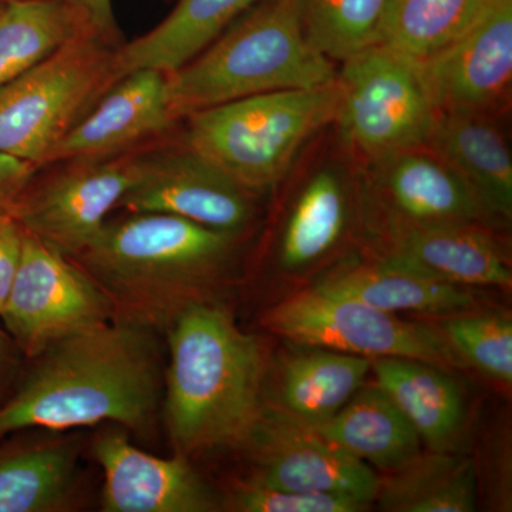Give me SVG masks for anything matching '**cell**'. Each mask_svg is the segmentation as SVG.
<instances>
[{
  "mask_svg": "<svg viewBox=\"0 0 512 512\" xmlns=\"http://www.w3.org/2000/svg\"><path fill=\"white\" fill-rule=\"evenodd\" d=\"M261 0H175L163 22L116 49L117 82L140 69L175 72Z\"/></svg>",
  "mask_w": 512,
  "mask_h": 512,
  "instance_id": "24",
  "label": "cell"
},
{
  "mask_svg": "<svg viewBox=\"0 0 512 512\" xmlns=\"http://www.w3.org/2000/svg\"><path fill=\"white\" fill-rule=\"evenodd\" d=\"M312 46L345 62L377 40L387 0H293Z\"/></svg>",
  "mask_w": 512,
  "mask_h": 512,
  "instance_id": "29",
  "label": "cell"
},
{
  "mask_svg": "<svg viewBox=\"0 0 512 512\" xmlns=\"http://www.w3.org/2000/svg\"><path fill=\"white\" fill-rule=\"evenodd\" d=\"M254 194L187 146L140 156L136 181L119 208L174 215L239 235L254 218Z\"/></svg>",
  "mask_w": 512,
  "mask_h": 512,
  "instance_id": "11",
  "label": "cell"
},
{
  "mask_svg": "<svg viewBox=\"0 0 512 512\" xmlns=\"http://www.w3.org/2000/svg\"><path fill=\"white\" fill-rule=\"evenodd\" d=\"M342 63L335 123L353 151L372 163L427 146L440 111L419 62L373 43Z\"/></svg>",
  "mask_w": 512,
  "mask_h": 512,
  "instance_id": "7",
  "label": "cell"
},
{
  "mask_svg": "<svg viewBox=\"0 0 512 512\" xmlns=\"http://www.w3.org/2000/svg\"><path fill=\"white\" fill-rule=\"evenodd\" d=\"M77 448L63 439L0 443V512H63L73 508Z\"/></svg>",
  "mask_w": 512,
  "mask_h": 512,
  "instance_id": "23",
  "label": "cell"
},
{
  "mask_svg": "<svg viewBox=\"0 0 512 512\" xmlns=\"http://www.w3.org/2000/svg\"><path fill=\"white\" fill-rule=\"evenodd\" d=\"M312 430L336 450L387 473L420 453L419 434L376 383L363 384L335 416Z\"/></svg>",
  "mask_w": 512,
  "mask_h": 512,
  "instance_id": "22",
  "label": "cell"
},
{
  "mask_svg": "<svg viewBox=\"0 0 512 512\" xmlns=\"http://www.w3.org/2000/svg\"><path fill=\"white\" fill-rule=\"evenodd\" d=\"M156 336L110 320L49 346L0 404V440L100 423L150 429L164 384Z\"/></svg>",
  "mask_w": 512,
  "mask_h": 512,
  "instance_id": "1",
  "label": "cell"
},
{
  "mask_svg": "<svg viewBox=\"0 0 512 512\" xmlns=\"http://www.w3.org/2000/svg\"><path fill=\"white\" fill-rule=\"evenodd\" d=\"M165 336L164 416L175 454L241 447L264 407V343L220 302L192 306Z\"/></svg>",
  "mask_w": 512,
  "mask_h": 512,
  "instance_id": "3",
  "label": "cell"
},
{
  "mask_svg": "<svg viewBox=\"0 0 512 512\" xmlns=\"http://www.w3.org/2000/svg\"><path fill=\"white\" fill-rule=\"evenodd\" d=\"M93 454L104 474L106 512H211L221 503L187 457L161 458L140 450L120 431L96 437Z\"/></svg>",
  "mask_w": 512,
  "mask_h": 512,
  "instance_id": "15",
  "label": "cell"
},
{
  "mask_svg": "<svg viewBox=\"0 0 512 512\" xmlns=\"http://www.w3.org/2000/svg\"><path fill=\"white\" fill-rule=\"evenodd\" d=\"M40 168L28 161L0 154V217L9 214L26 185Z\"/></svg>",
  "mask_w": 512,
  "mask_h": 512,
  "instance_id": "33",
  "label": "cell"
},
{
  "mask_svg": "<svg viewBox=\"0 0 512 512\" xmlns=\"http://www.w3.org/2000/svg\"><path fill=\"white\" fill-rule=\"evenodd\" d=\"M167 100V74L140 69L121 77L57 144L46 165L126 154L175 123Z\"/></svg>",
  "mask_w": 512,
  "mask_h": 512,
  "instance_id": "16",
  "label": "cell"
},
{
  "mask_svg": "<svg viewBox=\"0 0 512 512\" xmlns=\"http://www.w3.org/2000/svg\"><path fill=\"white\" fill-rule=\"evenodd\" d=\"M23 359L25 356L0 325V404L5 402L15 390L23 373Z\"/></svg>",
  "mask_w": 512,
  "mask_h": 512,
  "instance_id": "35",
  "label": "cell"
},
{
  "mask_svg": "<svg viewBox=\"0 0 512 512\" xmlns=\"http://www.w3.org/2000/svg\"><path fill=\"white\" fill-rule=\"evenodd\" d=\"M18 2H39V0H0V6L10 5V3Z\"/></svg>",
  "mask_w": 512,
  "mask_h": 512,
  "instance_id": "36",
  "label": "cell"
},
{
  "mask_svg": "<svg viewBox=\"0 0 512 512\" xmlns=\"http://www.w3.org/2000/svg\"><path fill=\"white\" fill-rule=\"evenodd\" d=\"M117 47L86 33L0 86V154L43 168L57 144L117 83Z\"/></svg>",
  "mask_w": 512,
  "mask_h": 512,
  "instance_id": "6",
  "label": "cell"
},
{
  "mask_svg": "<svg viewBox=\"0 0 512 512\" xmlns=\"http://www.w3.org/2000/svg\"><path fill=\"white\" fill-rule=\"evenodd\" d=\"M370 505L343 495L275 488L251 476L231 485L221 508L234 512H363Z\"/></svg>",
  "mask_w": 512,
  "mask_h": 512,
  "instance_id": "31",
  "label": "cell"
},
{
  "mask_svg": "<svg viewBox=\"0 0 512 512\" xmlns=\"http://www.w3.org/2000/svg\"><path fill=\"white\" fill-rule=\"evenodd\" d=\"M3 6H0V12H2Z\"/></svg>",
  "mask_w": 512,
  "mask_h": 512,
  "instance_id": "37",
  "label": "cell"
},
{
  "mask_svg": "<svg viewBox=\"0 0 512 512\" xmlns=\"http://www.w3.org/2000/svg\"><path fill=\"white\" fill-rule=\"evenodd\" d=\"M109 303L69 256L23 231L22 255L0 323L26 359L110 322Z\"/></svg>",
  "mask_w": 512,
  "mask_h": 512,
  "instance_id": "9",
  "label": "cell"
},
{
  "mask_svg": "<svg viewBox=\"0 0 512 512\" xmlns=\"http://www.w3.org/2000/svg\"><path fill=\"white\" fill-rule=\"evenodd\" d=\"M239 448L254 464L252 477L271 487L370 504L379 490L380 478L369 464L336 450L309 427L266 404Z\"/></svg>",
  "mask_w": 512,
  "mask_h": 512,
  "instance_id": "12",
  "label": "cell"
},
{
  "mask_svg": "<svg viewBox=\"0 0 512 512\" xmlns=\"http://www.w3.org/2000/svg\"><path fill=\"white\" fill-rule=\"evenodd\" d=\"M478 488L473 457L430 450L382 478L375 501L386 512H473Z\"/></svg>",
  "mask_w": 512,
  "mask_h": 512,
  "instance_id": "25",
  "label": "cell"
},
{
  "mask_svg": "<svg viewBox=\"0 0 512 512\" xmlns=\"http://www.w3.org/2000/svg\"><path fill=\"white\" fill-rule=\"evenodd\" d=\"M369 164L367 195L380 225L487 224L466 181L429 147L409 148Z\"/></svg>",
  "mask_w": 512,
  "mask_h": 512,
  "instance_id": "14",
  "label": "cell"
},
{
  "mask_svg": "<svg viewBox=\"0 0 512 512\" xmlns=\"http://www.w3.org/2000/svg\"><path fill=\"white\" fill-rule=\"evenodd\" d=\"M86 33H93L92 29L69 0L3 6L0 12V86L22 76Z\"/></svg>",
  "mask_w": 512,
  "mask_h": 512,
  "instance_id": "26",
  "label": "cell"
},
{
  "mask_svg": "<svg viewBox=\"0 0 512 512\" xmlns=\"http://www.w3.org/2000/svg\"><path fill=\"white\" fill-rule=\"evenodd\" d=\"M264 326L288 342L362 356L403 357L443 367H467L439 326L412 322L394 313L312 286L272 306Z\"/></svg>",
  "mask_w": 512,
  "mask_h": 512,
  "instance_id": "8",
  "label": "cell"
},
{
  "mask_svg": "<svg viewBox=\"0 0 512 512\" xmlns=\"http://www.w3.org/2000/svg\"><path fill=\"white\" fill-rule=\"evenodd\" d=\"M237 238L174 215L128 212L72 259L103 293L111 320L165 335L192 306L217 302Z\"/></svg>",
  "mask_w": 512,
  "mask_h": 512,
  "instance_id": "2",
  "label": "cell"
},
{
  "mask_svg": "<svg viewBox=\"0 0 512 512\" xmlns=\"http://www.w3.org/2000/svg\"><path fill=\"white\" fill-rule=\"evenodd\" d=\"M440 330L466 366L510 387L512 322L507 313L473 312L441 318Z\"/></svg>",
  "mask_w": 512,
  "mask_h": 512,
  "instance_id": "30",
  "label": "cell"
},
{
  "mask_svg": "<svg viewBox=\"0 0 512 512\" xmlns=\"http://www.w3.org/2000/svg\"><path fill=\"white\" fill-rule=\"evenodd\" d=\"M382 258L446 284L511 289L510 256L480 224L380 225Z\"/></svg>",
  "mask_w": 512,
  "mask_h": 512,
  "instance_id": "17",
  "label": "cell"
},
{
  "mask_svg": "<svg viewBox=\"0 0 512 512\" xmlns=\"http://www.w3.org/2000/svg\"><path fill=\"white\" fill-rule=\"evenodd\" d=\"M439 111L490 114L512 80V0H490L466 32L419 62Z\"/></svg>",
  "mask_w": 512,
  "mask_h": 512,
  "instance_id": "13",
  "label": "cell"
},
{
  "mask_svg": "<svg viewBox=\"0 0 512 512\" xmlns=\"http://www.w3.org/2000/svg\"><path fill=\"white\" fill-rule=\"evenodd\" d=\"M26 185L9 214L26 234L74 258L100 234L136 181L140 156L63 161Z\"/></svg>",
  "mask_w": 512,
  "mask_h": 512,
  "instance_id": "10",
  "label": "cell"
},
{
  "mask_svg": "<svg viewBox=\"0 0 512 512\" xmlns=\"http://www.w3.org/2000/svg\"><path fill=\"white\" fill-rule=\"evenodd\" d=\"M370 372L430 450L460 451L466 399L447 369L421 360L379 357L370 359Z\"/></svg>",
  "mask_w": 512,
  "mask_h": 512,
  "instance_id": "20",
  "label": "cell"
},
{
  "mask_svg": "<svg viewBox=\"0 0 512 512\" xmlns=\"http://www.w3.org/2000/svg\"><path fill=\"white\" fill-rule=\"evenodd\" d=\"M338 80L311 45L293 0H261L175 72L167 100L175 120L256 94L313 89Z\"/></svg>",
  "mask_w": 512,
  "mask_h": 512,
  "instance_id": "4",
  "label": "cell"
},
{
  "mask_svg": "<svg viewBox=\"0 0 512 512\" xmlns=\"http://www.w3.org/2000/svg\"><path fill=\"white\" fill-rule=\"evenodd\" d=\"M348 224V195L335 171L322 170L305 184L282 234L279 259L286 271H302L338 245Z\"/></svg>",
  "mask_w": 512,
  "mask_h": 512,
  "instance_id": "27",
  "label": "cell"
},
{
  "mask_svg": "<svg viewBox=\"0 0 512 512\" xmlns=\"http://www.w3.org/2000/svg\"><path fill=\"white\" fill-rule=\"evenodd\" d=\"M339 103L338 80L228 101L185 117L184 146L255 195L284 180L302 147L335 123Z\"/></svg>",
  "mask_w": 512,
  "mask_h": 512,
  "instance_id": "5",
  "label": "cell"
},
{
  "mask_svg": "<svg viewBox=\"0 0 512 512\" xmlns=\"http://www.w3.org/2000/svg\"><path fill=\"white\" fill-rule=\"evenodd\" d=\"M490 0H387L376 43L416 62L450 45Z\"/></svg>",
  "mask_w": 512,
  "mask_h": 512,
  "instance_id": "28",
  "label": "cell"
},
{
  "mask_svg": "<svg viewBox=\"0 0 512 512\" xmlns=\"http://www.w3.org/2000/svg\"><path fill=\"white\" fill-rule=\"evenodd\" d=\"M79 9L94 35L111 46L117 47L120 32L114 18L111 0H69Z\"/></svg>",
  "mask_w": 512,
  "mask_h": 512,
  "instance_id": "34",
  "label": "cell"
},
{
  "mask_svg": "<svg viewBox=\"0 0 512 512\" xmlns=\"http://www.w3.org/2000/svg\"><path fill=\"white\" fill-rule=\"evenodd\" d=\"M369 372L366 357L288 342L269 365L264 404L315 429L352 399Z\"/></svg>",
  "mask_w": 512,
  "mask_h": 512,
  "instance_id": "18",
  "label": "cell"
},
{
  "mask_svg": "<svg viewBox=\"0 0 512 512\" xmlns=\"http://www.w3.org/2000/svg\"><path fill=\"white\" fill-rule=\"evenodd\" d=\"M313 286L394 315L447 318L473 311L477 305L476 296L464 286L437 281L384 258L345 262L326 272Z\"/></svg>",
  "mask_w": 512,
  "mask_h": 512,
  "instance_id": "19",
  "label": "cell"
},
{
  "mask_svg": "<svg viewBox=\"0 0 512 512\" xmlns=\"http://www.w3.org/2000/svg\"><path fill=\"white\" fill-rule=\"evenodd\" d=\"M426 147L466 181L493 220H511V153L488 114L440 111Z\"/></svg>",
  "mask_w": 512,
  "mask_h": 512,
  "instance_id": "21",
  "label": "cell"
},
{
  "mask_svg": "<svg viewBox=\"0 0 512 512\" xmlns=\"http://www.w3.org/2000/svg\"><path fill=\"white\" fill-rule=\"evenodd\" d=\"M23 229L10 214L0 217V313L3 311L22 255Z\"/></svg>",
  "mask_w": 512,
  "mask_h": 512,
  "instance_id": "32",
  "label": "cell"
}]
</instances>
